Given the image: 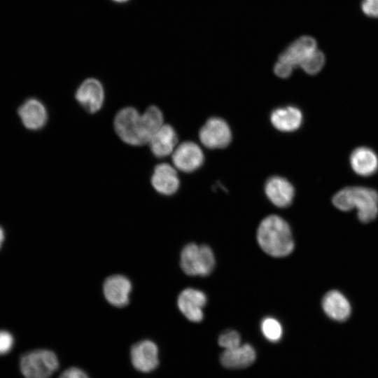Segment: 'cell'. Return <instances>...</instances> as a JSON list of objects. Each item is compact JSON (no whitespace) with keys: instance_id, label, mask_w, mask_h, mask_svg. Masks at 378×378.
<instances>
[{"instance_id":"obj_7","label":"cell","mask_w":378,"mask_h":378,"mask_svg":"<svg viewBox=\"0 0 378 378\" xmlns=\"http://www.w3.org/2000/svg\"><path fill=\"white\" fill-rule=\"evenodd\" d=\"M130 354L133 367L139 372H150L159 365L158 347L151 340L137 342L132 346Z\"/></svg>"},{"instance_id":"obj_22","label":"cell","mask_w":378,"mask_h":378,"mask_svg":"<svg viewBox=\"0 0 378 378\" xmlns=\"http://www.w3.org/2000/svg\"><path fill=\"white\" fill-rule=\"evenodd\" d=\"M260 330L265 339L272 342H279L283 335L282 325L272 316H267L261 321Z\"/></svg>"},{"instance_id":"obj_23","label":"cell","mask_w":378,"mask_h":378,"mask_svg":"<svg viewBox=\"0 0 378 378\" xmlns=\"http://www.w3.org/2000/svg\"><path fill=\"white\" fill-rule=\"evenodd\" d=\"M325 62L324 54L317 48L302 62L300 66L305 73L314 75L321 71Z\"/></svg>"},{"instance_id":"obj_17","label":"cell","mask_w":378,"mask_h":378,"mask_svg":"<svg viewBox=\"0 0 378 378\" xmlns=\"http://www.w3.org/2000/svg\"><path fill=\"white\" fill-rule=\"evenodd\" d=\"M349 162L352 170L361 176H370L378 171V155L366 146L355 148L350 155Z\"/></svg>"},{"instance_id":"obj_21","label":"cell","mask_w":378,"mask_h":378,"mask_svg":"<svg viewBox=\"0 0 378 378\" xmlns=\"http://www.w3.org/2000/svg\"><path fill=\"white\" fill-rule=\"evenodd\" d=\"M141 120L144 137L148 143L151 136L163 125L162 113L157 106H150L141 115Z\"/></svg>"},{"instance_id":"obj_2","label":"cell","mask_w":378,"mask_h":378,"mask_svg":"<svg viewBox=\"0 0 378 378\" xmlns=\"http://www.w3.org/2000/svg\"><path fill=\"white\" fill-rule=\"evenodd\" d=\"M333 205L340 211L356 209L357 217L363 223L374 220L378 215V192L364 186H347L336 192Z\"/></svg>"},{"instance_id":"obj_4","label":"cell","mask_w":378,"mask_h":378,"mask_svg":"<svg viewBox=\"0 0 378 378\" xmlns=\"http://www.w3.org/2000/svg\"><path fill=\"white\" fill-rule=\"evenodd\" d=\"M59 366L56 354L48 349H35L24 354L20 360L24 378H50Z\"/></svg>"},{"instance_id":"obj_12","label":"cell","mask_w":378,"mask_h":378,"mask_svg":"<svg viewBox=\"0 0 378 378\" xmlns=\"http://www.w3.org/2000/svg\"><path fill=\"white\" fill-rule=\"evenodd\" d=\"M172 161L175 167L184 172H191L199 168L204 162L201 148L195 143L187 141L174 150Z\"/></svg>"},{"instance_id":"obj_16","label":"cell","mask_w":378,"mask_h":378,"mask_svg":"<svg viewBox=\"0 0 378 378\" xmlns=\"http://www.w3.org/2000/svg\"><path fill=\"white\" fill-rule=\"evenodd\" d=\"M154 189L164 195L175 193L179 187V179L174 167L167 163L158 164L151 176Z\"/></svg>"},{"instance_id":"obj_10","label":"cell","mask_w":378,"mask_h":378,"mask_svg":"<svg viewBox=\"0 0 378 378\" xmlns=\"http://www.w3.org/2000/svg\"><path fill=\"white\" fill-rule=\"evenodd\" d=\"M132 284L121 274L111 275L106 279L103 293L106 300L113 306L122 307L129 303Z\"/></svg>"},{"instance_id":"obj_30","label":"cell","mask_w":378,"mask_h":378,"mask_svg":"<svg viewBox=\"0 0 378 378\" xmlns=\"http://www.w3.org/2000/svg\"><path fill=\"white\" fill-rule=\"evenodd\" d=\"M112 1H115V2H116V3H120V4H121V3H125V2H127V1H129V0H112Z\"/></svg>"},{"instance_id":"obj_25","label":"cell","mask_w":378,"mask_h":378,"mask_svg":"<svg viewBox=\"0 0 378 378\" xmlns=\"http://www.w3.org/2000/svg\"><path fill=\"white\" fill-rule=\"evenodd\" d=\"M14 345L13 335L5 330H0V356L9 353Z\"/></svg>"},{"instance_id":"obj_6","label":"cell","mask_w":378,"mask_h":378,"mask_svg":"<svg viewBox=\"0 0 378 378\" xmlns=\"http://www.w3.org/2000/svg\"><path fill=\"white\" fill-rule=\"evenodd\" d=\"M207 302L206 294L197 288H186L178 295L177 306L189 321L199 323L204 318L203 308Z\"/></svg>"},{"instance_id":"obj_29","label":"cell","mask_w":378,"mask_h":378,"mask_svg":"<svg viewBox=\"0 0 378 378\" xmlns=\"http://www.w3.org/2000/svg\"><path fill=\"white\" fill-rule=\"evenodd\" d=\"M4 237H5L4 231L3 228L0 226V248L4 241Z\"/></svg>"},{"instance_id":"obj_1","label":"cell","mask_w":378,"mask_h":378,"mask_svg":"<svg viewBox=\"0 0 378 378\" xmlns=\"http://www.w3.org/2000/svg\"><path fill=\"white\" fill-rule=\"evenodd\" d=\"M256 239L260 248L274 258H283L294 250L295 243L289 224L277 215H270L260 223Z\"/></svg>"},{"instance_id":"obj_28","label":"cell","mask_w":378,"mask_h":378,"mask_svg":"<svg viewBox=\"0 0 378 378\" xmlns=\"http://www.w3.org/2000/svg\"><path fill=\"white\" fill-rule=\"evenodd\" d=\"M294 68L291 66L278 60L274 67L275 74L282 78L290 76Z\"/></svg>"},{"instance_id":"obj_20","label":"cell","mask_w":378,"mask_h":378,"mask_svg":"<svg viewBox=\"0 0 378 378\" xmlns=\"http://www.w3.org/2000/svg\"><path fill=\"white\" fill-rule=\"evenodd\" d=\"M302 118L300 110L294 106L276 108L271 114L272 125L283 132L298 130L302 122Z\"/></svg>"},{"instance_id":"obj_19","label":"cell","mask_w":378,"mask_h":378,"mask_svg":"<svg viewBox=\"0 0 378 378\" xmlns=\"http://www.w3.org/2000/svg\"><path fill=\"white\" fill-rule=\"evenodd\" d=\"M177 135L169 125L162 126L151 136L148 144L153 154L158 158L169 155L177 143Z\"/></svg>"},{"instance_id":"obj_18","label":"cell","mask_w":378,"mask_h":378,"mask_svg":"<svg viewBox=\"0 0 378 378\" xmlns=\"http://www.w3.org/2000/svg\"><path fill=\"white\" fill-rule=\"evenodd\" d=\"M256 353L249 344H240L230 349H225L220 356L221 364L227 368H244L255 360Z\"/></svg>"},{"instance_id":"obj_5","label":"cell","mask_w":378,"mask_h":378,"mask_svg":"<svg viewBox=\"0 0 378 378\" xmlns=\"http://www.w3.org/2000/svg\"><path fill=\"white\" fill-rule=\"evenodd\" d=\"M114 127L120 139L129 145L147 144L143 133L141 115L134 107L123 108L116 114Z\"/></svg>"},{"instance_id":"obj_24","label":"cell","mask_w":378,"mask_h":378,"mask_svg":"<svg viewBox=\"0 0 378 378\" xmlns=\"http://www.w3.org/2000/svg\"><path fill=\"white\" fill-rule=\"evenodd\" d=\"M218 342L225 350L230 349L241 344V337L237 331L229 330L219 336Z\"/></svg>"},{"instance_id":"obj_8","label":"cell","mask_w":378,"mask_h":378,"mask_svg":"<svg viewBox=\"0 0 378 378\" xmlns=\"http://www.w3.org/2000/svg\"><path fill=\"white\" fill-rule=\"evenodd\" d=\"M201 142L209 148H220L229 144L232 139L230 129L223 119H209L200 131Z\"/></svg>"},{"instance_id":"obj_9","label":"cell","mask_w":378,"mask_h":378,"mask_svg":"<svg viewBox=\"0 0 378 378\" xmlns=\"http://www.w3.org/2000/svg\"><path fill=\"white\" fill-rule=\"evenodd\" d=\"M75 97L85 111L92 113H96L100 110L104 104L103 85L96 78H88L77 88Z\"/></svg>"},{"instance_id":"obj_26","label":"cell","mask_w":378,"mask_h":378,"mask_svg":"<svg viewBox=\"0 0 378 378\" xmlns=\"http://www.w3.org/2000/svg\"><path fill=\"white\" fill-rule=\"evenodd\" d=\"M361 9L365 15L378 18V0H363Z\"/></svg>"},{"instance_id":"obj_15","label":"cell","mask_w":378,"mask_h":378,"mask_svg":"<svg viewBox=\"0 0 378 378\" xmlns=\"http://www.w3.org/2000/svg\"><path fill=\"white\" fill-rule=\"evenodd\" d=\"M18 114L24 127L31 130L41 129L48 120L45 106L34 98L27 99L20 106Z\"/></svg>"},{"instance_id":"obj_27","label":"cell","mask_w":378,"mask_h":378,"mask_svg":"<svg viewBox=\"0 0 378 378\" xmlns=\"http://www.w3.org/2000/svg\"><path fill=\"white\" fill-rule=\"evenodd\" d=\"M59 378H90L88 374L82 369L71 367L63 371Z\"/></svg>"},{"instance_id":"obj_14","label":"cell","mask_w":378,"mask_h":378,"mask_svg":"<svg viewBox=\"0 0 378 378\" xmlns=\"http://www.w3.org/2000/svg\"><path fill=\"white\" fill-rule=\"evenodd\" d=\"M265 192L269 200L280 208L288 206L292 203L295 195V190L292 184L279 176H274L267 181Z\"/></svg>"},{"instance_id":"obj_3","label":"cell","mask_w":378,"mask_h":378,"mask_svg":"<svg viewBox=\"0 0 378 378\" xmlns=\"http://www.w3.org/2000/svg\"><path fill=\"white\" fill-rule=\"evenodd\" d=\"M215 265L214 251L208 245L189 243L181 252L180 266L187 275L208 276L212 272Z\"/></svg>"},{"instance_id":"obj_13","label":"cell","mask_w":378,"mask_h":378,"mask_svg":"<svg viewBox=\"0 0 378 378\" xmlns=\"http://www.w3.org/2000/svg\"><path fill=\"white\" fill-rule=\"evenodd\" d=\"M317 49L316 40L309 36H303L290 43L280 55L279 59L293 68L302 62Z\"/></svg>"},{"instance_id":"obj_11","label":"cell","mask_w":378,"mask_h":378,"mask_svg":"<svg viewBox=\"0 0 378 378\" xmlns=\"http://www.w3.org/2000/svg\"><path fill=\"white\" fill-rule=\"evenodd\" d=\"M321 306L323 312L330 319L343 322L351 314V306L348 298L341 291L331 290L323 297Z\"/></svg>"}]
</instances>
